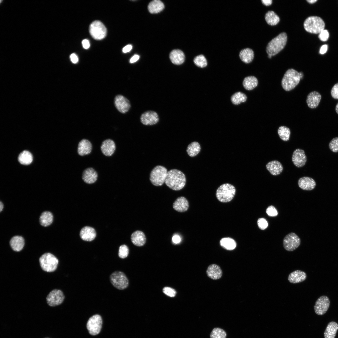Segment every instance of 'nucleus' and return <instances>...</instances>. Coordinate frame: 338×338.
Instances as JSON below:
<instances>
[{
  "label": "nucleus",
  "mask_w": 338,
  "mask_h": 338,
  "mask_svg": "<svg viewBox=\"0 0 338 338\" xmlns=\"http://www.w3.org/2000/svg\"><path fill=\"white\" fill-rule=\"evenodd\" d=\"M186 181L185 175L183 172L172 169L168 171L165 183L170 189L178 191L184 187Z\"/></svg>",
  "instance_id": "obj_1"
},
{
  "label": "nucleus",
  "mask_w": 338,
  "mask_h": 338,
  "mask_svg": "<svg viewBox=\"0 0 338 338\" xmlns=\"http://www.w3.org/2000/svg\"><path fill=\"white\" fill-rule=\"evenodd\" d=\"M303 76L302 72H299L293 69H289L286 71L282 79V86L285 91H290L298 84Z\"/></svg>",
  "instance_id": "obj_2"
},
{
  "label": "nucleus",
  "mask_w": 338,
  "mask_h": 338,
  "mask_svg": "<svg viewBox=\"0 0 338 338\" xmlns=\"http://www.w3.org/2000/svg\"><path fill=\"white\" fill-rule=\"evenodd\" d=\"M287 39V35L285 32L280 33L272 39L266 47V52L268 55L272 56L278 53L284 47Z\"/></svg>",
  "instance_id": "obj_3"
},
{
  "label": "nucleus",
  "mask_w": 338,
  "mask_h": 338,
  "mask_svg": "<svg viewBox=\"0 0 338 338\" xmlns=\"http://www.w3.org/2000/svg\"><path fill=\"white\" fill-rule=\"evenodd\" d=\"M40 268L45 272L53 273L57 269L59 260L54 255L50 253H44L38 259Z\"/></svg>",
  "instance_id": "obj_4"
},
{
  "label": "nucleus",
  "mask_w": 338,
  "mask_h": 338,
  "mask_svg": "<svg viewBox=\"0 0 338 338\" xmlns=\"http://www.w3.org/2000/svg\"><path fill=\"white\" fill-rule=\"evenodd\" d=\"M304 28L307 32L317 34L324 30L325 23L320 17L316 16L307 18L304 23Z\"/></svg>",
  "instance_id": "obj_5"
},
{
  "label": "nucleus",
  "mask_w": 338,
  "mask_h": 338,
  "mask_svg": "<svg viewBox=\"0 0 338 338\" xmlns=\"http://www.w3.org/2000/svg\"><path fill=\"white\" fill-rule=\"evenodd\" d=\"M236 192L235 187L232 185L226 183L220 185L217 189L216 196L218 200L223 202L230 201Z\"/></svg>",
  "instance_id": "obj_6"
},
{
  "label": "nucleus",
  "mask_w": 338,
  "mask_h": 338,
  "mask_svg": "<svg viewBox=\"0 0 338 338\" xmlns=\"http://www.w3.org/2000/svg\"><path fill=\"white\" fill-rule=\"evenodd\" d=\"M168 171L165 167L158 165L151 171L150 180L152 184L156 186H161L165 183Z\"/></svg>",
  "instance_id": "obj_7"
},
{
  "label": "nucleus",
  "mask_w": 338,
  "mask_h": 338,
  "mask_svg": "<svg viewBox=\"0 0 338 338\" xmlns=\"http://www.w3.org/2000/svg\"><path fill=\"white\" fill-rule=\"evenodd\" d=\"M112 284L116 288L123 290L129 285V280L125 274L122 272L116 271L113 272L110 277Z\"/></svg>",
  "instance_id": "obj_8"
},
{
  "label": "nucleus",
  "mask_w": 338,
  "mask_h": 338,
  "mask_svg": "<svg viewBox=\"0 0 338 338\" xmlns=\"http://www.w3.org/2000/svg\"><path fill=\"white\" fill-rule=\"evenodd\" d=\"M89 31L92 37L96 40H101L106 36V29L99 21L96 20L93 22L90 25Z\"/></svg>",
  "instance_id": "obj_9"
},
{
  "label": "nucleus",
  "mask_w": 338,
  "mask_h": 338,
  "mask_svg": "<svg viewBox=\"0 0 338 338\" xmlns=\"http://www.w3.org/2000/svg\"><path fill=\"white\" fill-rule=\"evenodd\" d=\"M301 240L300 238L295 233L291 232L286 235L283 241L284 248L288 251H292L297 249L300 245Z\"/></svg>",
  "instance_id": "obj_10"
},
{
  "label": "nucleus",
  "mask_w": 338,
  "mask_h": 338,
  "mask_svg": "<svg viewBox=\"0 0 338 338\" xmlns=\"http://www.w3.org/2000/svg\"><path fill=\"white\" fill-rule=\"evenodd\" d=\"M65 298L64 295L61 290L54 289L48 294L46 297V300L49 305L54 307L62 304Z\"/></svg>",
  "instance_id": "obj_11"
},
{
  "label": "nucleus",
  "mask_w": 338,
  "mask_h": 338,
  "mask_svg": "<svg viewBox=\"0 0 338 338\" xmlns=\"http://www.w3.org/2000/svg\"><path fill=\"white\" fill-rule=\"evenodd\" d=\"M102 323V318L99 315H95L90 317L87 324L90 334L93 335L98 334L101 329Z\"/></svg>",
  "instance_id": "obj_12"
},
{
  "label": "nucleus",
  "mask_w": 338,
  "mask_h": 338,
  "mask_svg": "<svg viewBox=\"0 0 338 338\" xmlns=\"http://www.w3.org/2000/svg\"><path fill=\"white\" fill-rule=\"evenodd\" d=\"M330 301L328 297L322 295L319 297L316 301L314 306L315 313L318 315L324 314L329 309Z\"/></svg>",
  "instance_id": "obj_13"
},
{
  "label": "nucleus",
  "mask_w": 338,
  "mask_h": 338,
  "mask_svg": "<svg viewBox=\"0 0 338 338\" xmlns=\"http://www.w3.org/2000/svg\"><path fill=\"white\" fill-rule=\"evenodd\" d=\"M292 161L293 164L298 168L304 166L307 161V157L304 151L300 148L296 149L293 152Z\"/></svg>",
  "instance_id": "obj_14"
},
{
  "label": "nucleus",
  "mask_w": 338,
  "mask_h": 338,
  "mask_svg": "<svg viewBox=\"0 0 338 338\" xmlns=\"http://www.w3.org/2000/svg\"><path fill=\"white\" fill-rule=\"evenodd\" d=\"M115 104L118 110L123 113L127 112L131 107L129 100L126 98L120 95H118L115 97Z\"/></svg>",
  "instance_id": "obj_15"
},
{
  "label": "nucleus",
  "mask_w": 338,
  "mask_h": 338,
  "mask_svg": "<svg viewBox=\"0 0 338 338\" xmlns=\"http://www.w3.org/2000/svg\"><path fill=\"white\" fill-rule=\"evenodd\" d=\"M141 122L145 125H152L156 124L159 121L158 114L155 111H147L142 114L141 116Z\"/></svg>",
  "instance_id": "obj_16"
},
{
  "label": "nucleus",
  "mask_w": 338,
  "mask_h": 338,
  "mask_svg": "<svg viewBox=\"0 0 338 338\" xmlns=\"http://www.w3.org/2000/svg\"><path fill=\"white\" fill-rule=\"evenodd\" d=\"M115 145L114 141L110 139H107L103 141L100 149L102 152L105 156H111L115 150Z\"/></svg>",
  "instance_id": "obj_17"
},
{
  "label": "nucleus",
  "mask_w": 338,
  "mask_h": 338,
  "mask_svg": "<svg viewBox=\"0 0 338 338\" xmlns=\"http://www.w3.org/2000/svg\"><path fill=\"white\" fill-rule=\"evenodd\" d=\"M98 173L93 168L89 167L83 172L82 179L86 183L91 184L95 183L97 180Z\"/></svg>",
  "instance_id": "obj_18"
},
{
  "label": "nucleus",
  "mask_w": 338,
  "mask_h": 338,
  "mask_svg": "<svg viewBox=\"0 0 338 338\" xmlns=\"http://www.w3.org/2000/svg\"><path fill=\"white\" fill-rule=\"evenodd\" d=\"M265 166L267 170L273 176L280 174L283 170L282 164L277 160H273L269 162Z\"/></svg>",
  "instance_id": "obj_19"
},
{
  "label": "nucleus",
  "mask_w": 338,
  "mask_h": 338,
  "mask_svg": "<svg viewBox=\"0 0 338 338\" xmlns=\"http://www.w3.org/2000/svg\"><path fill=\"white\" fill-rule=\"evenodd\" d=\"M92 148L91 142L86 139H83L79 143L77 152L78 154L81 156L88 155L91 152Z\"/></svg>",
  "instance_id": "obj_20"
},
{
  "label": "nucleus",
  "mask_w": 338,
  "mask_h": 338,
  "mask_svg": "<svg viewBox=\"0 0 338 338\" xmlns=\"http://www.w3.org/2000/svg\"><path fill=\"white\" fill-rule=\"evenodd\" d=\"M206 272L207 276L213 280L220 279L223 274L222 270L220 267L215 264L209 265L206 270Z\"/></svg>",
  "instance_id": "obj_21"
},
{
  "label": "nucleus",
  "mask_w": 338,
  "mask_h": 338,
  "mask_svg": "<svg viewBox=\"0 0 338 338\" xmlns=\"http://www.w3.org/2000/svg\"><path fill=\"white\" fill-rule=\"evenodd\" d=\"M316 184V182L314 179L308 177H301L298 180L299 187L305 190L310 191L313 190L315 187Z\"/></svg>",
  "instance_id": "obj_22"
},
{
  "label": "nucleus",
  "mask_w": 338,
  "mask_h": 338,
  "mask_svg": "<svg viewBox=\"0 0 338 338\" xmlns=\"http://www.w3.org/2000/svg\"><path fill=\"white\" fill-rule=\"evenodd\" d=\"M321 98L320 94L316 91L310 92L307 95L306 103L308 106L311 109L316 108L319 105Z\"/></svg>",
  "instance_id": "obj_23"
},
{
  "label": "nucleus",
  "mask_w": 338,
  "mask_h": 338,
  "mask_svg": "<svg viewBox=\"0 0 338 338\" xmlns=\"http://www.w3.org/2000/svg\"><path fill=\"white\" fill-rule=\"evenodd\" d=\"M306 278L307 275L305 272L297 270L292 272L289 274L288 279L290 283L296 284L304 281Z\"/></svg>",
  "instance_id": "obj_24"
},
{
  "label": "nucleus",
  "mask_w": 338,
  "mask_h": 338,
  "mask_svg": "<svg viewBox=\"0 0 338 338\" xmlns=\"http://www.w3.org/2000/svg\"><path fill=\"white\" fill-rule=\"evenodd\" d=\"M80 236L84 241H91L95 238L96 232L93 228L89 226H85L81 230Z\"/></svg>",
  "instance_id": "obj_25"
},
{
  "label": "nucleus",
  "mask_w": 338,
  "mask_h": 338,
  "mask_svg": "<svg viewBox=\"0 0 338 338\" xmlns=\"http://www.w3.org/2000/svg\"><path fill=\"white\" fill-rule=\"evenodd\" d=\"M169 57L172 63L176 65L183 64L185 60V55L182 50L177 49L173 50L170 53Z\"/></svg>",
  "instance_id": "obj_26"
},
{
  "label": "nucleus",
  "mask_w": 338,
  "mask_h": 338,
  "mask_svg": "<svg viewBox=\"0 0 338 338\" xmlns=\"http://www.w3.org/2000/svg\"><path fill=\"white\" fill-rule=\"evenodd\" d=\"M189 203L187 199L183 197L177 198L173 204V208L179 212L187 211L189 207Z\"/></svg>",
  "instance_id": "obj_27"
},
{
  "label": "nucleus",
  "mask_w": 338,
  "mask_h": 338,
  "mask_svg": "<svg viewBox=\"0 0 338 338\" xmlns=\"http://www.w3.org/2000/svg\"><path fill=\"white\" fill-rule=\"evenodd\" d=\"M131 240L134 245L140 247L143 246L145 244L146 238L143 232L140 230H137L131 234Z\"/></svg>",
  "instance_id": "obj_28"
},
{
  "label": "nucleus",
  "mask_w": 338,
  "mask_h": 338,
  "mask_svg": "<svg viewBox=\"0 0 338 338\" xmlns=\"http://www.w3.org/2000/svg\"><path fill=\"white\" fill-rule=\"evenodd\" d=\"M24 244V240L21 236H14L11 238L10 241L11 248L14 251L16 252L21 251L23 248Z\"/></svg>",
  "instance_id": "obj_29"
},
{
  "label": "nucleus",
  "mask_w": 338,
  "mask_h": 338,
  "mask_svg": "<svg viewBox=\"0 0 338 338\" xmlns=\"http://www.w3.org/2000/svg\"><path fill=\"white\" fill-rule=\"evenodd\" d=\"M254 56L253 50L249 48L242 49L239 53V57L241 61L246 64L251 63L253 61Z\"/></svg>",
  "instance_id": "obj_30"
},
{
  "label": "nucleus",
  "mask_w": 338,
  "mask_h": 338,
  "mask_svg": "<svg viewBox=\"0 0 338 338\" xmlns=\"http://www.w3.org/2000/svg\"><path fill=\"white\" fill-rule=\"evenodd\" d=\"M338 329V324L336 322H329L324 332L325 338H335Z\"/></svg>",
  "instance_id": "obj_31"
},
{
  "label": "nucleus",
  "mask_w": 338,
  "mask_h": 338,
  "mask_svg": "<svg viewBox=\"0 0 338 338\" xmlns=\"http://www.w3.org/2000/svg\"><path fill=\"white\" fill-rule=\"evenodd\" d=\"M258 84L257 79L253 76H249L245 77L242 83L243 87L248 90L254 89L257 86Z\"/></svg>",
  "instance_id": "obj_32"
},
{
  "label": "nucleus",
  "mask_w": 338,
  "mask_h": 338,
  "mask_svg": "<svg viewBox=\"0 0 338 338\" xmlns=\"http://www.w3.org/2000/svg\"><path fill=\"white\" fill-rule=\"evenodd\" d=\"M164 8L163 3L159 0L151 1L148 4V8L149 12L152 14L157 13L161 11Z\"/></svg>",
  "instance_id": "obj_33"
},
{
  "label": "nucleus",
  "mask_w": 338,
  "mask_h": 338,
  "mask_svg": "<svg viewBox=\"0 0 338 338\" xmlns=\"http://www.w3.org/2000/svg\"><path fill=\"white\" fill-rule=\"evenodd\" d=\"M201 150V146L199 143L197 141H194L188 145L186 151L189 156L193 157L197 156Z\"/></svg>",
  "instance_id": "obj_34"
},
{
  "label": "nucleus",
  "mask_w": 338,
  "mask_h": 338,
  "mask_svg": "<svg viewBox=\"0 0 338 338\" xmlns=\"http://www.w3.org/2000/svg\"><path fill=\"white\" fill-rule=\"evenodd\" d=\"M247 98V96L244 93L241 91H237L233 94L231 96L230 100L233 105H238L242 103L245 102Z\"/></svg>",
  "instance_id": "obj_35"
},
{
  "label": "nucleus",
  "mask_w": 338,
  "mask_h": 338,
  "mask_svg": "<svg viewBox=\"0 0 338 338\" xmlns=\"http://www.w3.org/2000/svg\"><path fill=\"white\" fill-rule=\"evenodd\" d=\"M53 216L52 214L49 211L43 212L40 217L39 221L41 225L47 227L50 225L53 221Z\"/></svg>",
  "instance_id": "obj_36"
},
{
  "label": "nucleus",
  "mask_w": 338,
  "mask_h": 338,
  "mask_svg": "<svg viewBox=\"0 0 338 338\" xmlns=\"http://www.w3.org/2000/svg\"><path fill=\"white\" fill-rule=\"evenodd\" d=\"M265 18L267 23L272 26L276 25L280 20L279 17L273 11H269L266 13Z\"/></svg>",
  "instance_id": "obj_37"
},
{
  "label": "nucleus",
  "mask_w": 338,
  "mask_h": 338,
  "mask_svg": "<svg viewBox=\"0 0 338 338\" xmlns=\"http://www.w3.org/2000/svg\"><path fill=\"white\" fill-rule=\"evenodd\" d=\"M33 160V157L32 154L27 151H23L18 157L19 161L23 165H29L32 162Z\"/></svg>",
  "instance_id": "obj_38"
},
{
  "label": "nucleus",
  "mask_w": 338,
  "mask_h": 338,
  "mask_svg": "<svg viewBox=\"0 0 338 338\" xmlns=\"http://www.w3.org/2000/svg\"><path fill=\"white\" fill-rule=\"evenodd\" d=\"M278 133L281 140L287 141L289 139L291 132L289 128L286 126H281L279 128Z\"/></svg>",
  "instance_id": "obj_39"
},
{
  "label": "nucleus",
  "mask_w": 338,
  "mask_h": 338,
  "mask_svg": "<svg viewBox=\"0 0 338 338\" xmlns=\"http://www.w3.org/2000/svg\"><path fill=\"white\" fill-rule=\"evenodd\" d=\"M220 244L223 247L228 250L234 249L236 246V243L234 240L230 238H224L221 239Z\"/></svg>",
  "instance_id": "obj_40"
},
{
  "label": "nucleus",
  "mask_w": 338,
  "mask_h": 338,
  "mask_svg": "<svg viewBox=\"0 0 338 338\" xmlns=\"http://www.w3.org/2000/svg\"><path fill=\"white\" fill-rule=\"evenodd\" d=\"M193 62L197 67L201 69L205 68L208 65L207 60L203 54H200L195 57Z\"/></svg>",
  "instance_id": "obj_41"
},
{
  "label": "nucleus",
  "mask_w": 338,
  "mask_h": 338,
  "mask_svg": "<svg viewBox=\"0 0 338 338\" xmlns=\"http://www.w3.org/2000/svg\"><path fill=\"white\" fill-rule=\"evenodd\" d=\"M227 334L223 329L216 327L212 330L210 334V338H226Z\"/></svg>",
  "instance_id": "obj_42"
},
{
  "label": "nucleus",
  "mask_w": 338,
  "mask_h": 338,
  "mask_svg": "<svg viewBox=\"0 0 338 338\" xmlns=\"http://www.w3.org/2000/svg\"><path fill=\"white\" fill-rule=\"evenodd\" d=\"M129 249L127 245L123 244L121 245L119 248L118 256L121 259L126 258L128 255Z\"/></svg>",
  "instance_id": "obj_43"
},
{
  "label": "nucleus",
  "mask_w": 338,
  "mask_h": 338,
  "mask_svg": "<svg viewBox=\"0 0 338 338\" xmlns=\"http://www.w3.org/2000/svg\"><path fill=\"white\" fill-rule=\"evenodd\" d=\"M330 149L334 152H338V137L333 138L329 144Z\"/></svg>",
  "instance_id": "obj_44"
},
{
  "label": "nucleus",
  "mask_w": 338,
  "mask_h": 338,
  "mask_svg": "<svg viewBox=\"0 0 338 338\" xmlns=\"http://www.w3.org/2000/svg\"><path fill=\"white\" fill-rule=\"evenodd\" d=\"M257 223L259 228L262 230L265 229L268 226V223L264 218H259L258 219Z\"/></svg>",
  "instance_id": "obj_45"
},
{
  "label": "nucleus",
  "mask_w": 338,
  "mask_h": 338,
  "mask_svg": "<svg viewBox=\"0 0 338 338\" xmlns=\"http://www.w3.org/2000/svg\"><path fill=\"white\" fill-rule=\"evenodd\" d=\"M266 213L270 217H275L278 213L275 207L273 205L269 206L266 209Z\"/></svg>",
  "instance_id": "obj_46"
},
{
  "label": "nucleus",
  "mask_w": 338,
  "mask_h": 338,
  "mask_svg": "<svg viewBox=\"0 0 338 338\" xmlns=\"http://www.w3.org/2000/svg\"><path fill=\"white\" fill-rule=\"evenodd\" d=\"M163 291L165 294L171 297H175L177 293L174 289L168 287H164L163 289Z\"/></svg>",
  "instance_id": "obj_47"
},
{
  "label": "nucleus",
  "mask_w": 338,
  "mask_h": 338,
  "mask_svg": "<svg viewBox=\"0 0 338 338\" xmlns=\"http://www.w3.org/2000/svg\"><path fill=\"white\" fill-rule=\"evenodd\" d=\"M318 37L321 40L325 41L328 39L329 37L328 32L327 30L324 29L319 33Z\"/></svg>",
  "instance_id": "obj_48"
},
{
  "label": "nucleus",
  "mask_w": 338,
  "mask_h": 338,
  "mask_svg": "<svg viewBox=\"0 0 338 338\" xmlns=\"http://www.w3.org/2000/svg\"><path fill=\"white\" fill-rule=\"evenodd\" d=\"M330 93L333 98L338 99V83L333 86L331 90Z\"/></svg>",
  "instance_id": "obj_49"
},
{
  "label": "nucleus",
  "mask_w": 338,
  "mask_h": 338,
  "mask_svg": "<svg viewBox=\"0 0 338 338\" xmlns=\"http://www.w3.org/2000/svg\"><path fill=\"white\" fill-rule=\"evenodd\" d=\"M172 240L173 243L177 244L180 243L181 238L179 235L177 234H175L173 236Z\"/></svg>",
  "instance_id": "obj_50"
},
{
  "label": "nucleus",
  "mask_w": 338,
  "mask_h": 338,
  "mask_svg": "<svg viewBox=\"0 0 338 338\" xmlns=\"http://www.w3.org/2000/svg\"><path fill=\"white\" fill-rule=\"evenodd\" d=\"M70 58L72 62L74 64L77 63L79 60L77 56L74 53L72 54H71Z\"/></svg>",
  "instance_id": "obj_51"
},
{
  "label": "nucleus",
  "mask_w": 338,
  "mask_h": 338,
  "mask_svg": "<svg viewBox=\"0 0 338 338\" xmlns=\"http://www.w3.org/2000/svg\"><path fill=\"white\" fill-rule=\"evenodd\" d=\"M83 48L86 49H88L90 46V44L89 40L87 39H84L82 42Z\"/></svg>",
  "instance_id": "obj_52"
},
{
  "label": "nucleus",
  "mask_w": 338,
  "mask_h": 338,
  "mask_svg": "<svg viewBox=\"0 0 338 338\" xmlns=\"http://www.w3.org/2000/svg\"><path fill=\"white\" fill-rule=\"evenodd\" d=\"M132 46L131 44H128L124 47L122 49V51L124 53H126L130 52L132 49Z\"/></svg>",
  "instance_id": "obj_53"
},
{
  "label": "nucleus",
  "mask_w": 338,
  "mask_h": 338,
  "mask_svg": "<svg viewBox=\"0 0 338 338\" xmlns=\"http://www.w3.org/2000/svg\"><path fill=\"white\" fill-rule=\"evenodd\" d=\"M328 49V46L327 45L324 44L320 48V53L321 54H323L325 53L327 51Z\"/></svg>",
  "instance_id": "obj_54"
},
{
  "label": "nucleus",
  "mask_w": 338,
  "mask_h": 338,
  "mask_svg": "<svg viewBox=\"0 0 338 338\" xmlns=\"http://www.w3.org/2000/svg\"><path fill=\"white\" fill-rule=\"evenodd\" d=\"M140 56L137 54L134 55L130 59V62L131 63H133L137 61L139 59Z\"/></svg>",
  "instance_id": "obj_55"
},
{
  "label": "nucleus",
  "mask_w": 338,
  "mask_h": 338,
  "mask_svg": "<svg viewBox=\"0 0 338 338\" xmlns=\"http://www.w3.org/2000/svg\"><path fill=\"white\" fill-rule=\"evenodd\" d=\"M261 2L262 3L266 6H269L272 3V0H262Z\"/></svg>",
  "instance_id": "obj_56"
},
{
  "label": "nucleus",
  "mask_w": 338,
  "mask_h": 338,
  "mask_svg": "<svg viewBox=\"0 0 338 338\" xmlns=\"http://www.w3.org/2000/svg\"><path fill=\"white\" fill-rule=\"evenodd\" d=\"M306 1L309 3H311V4H312V3H313L316 2V1H317V0H307Z\"/></svg>",
  "instance_id": "obj_57"
},
{
  "label": "nucleus",
  "mask_w": 338,
  "mask_h": 338,
  "mask_svg": "<svg viewBox=\"0 0 338 338\" xmlns=\"http://www.w3.org/2000/svg\"><path fill=\"white\" fill-rule=\"evenodd\" d=\"M3 208V204L1 202H0V212H1L2 211Z\"/></svg>",
  "instance_id": "obj_58"
},
{
  "label": "nucleus",
  "mask_w": 338,
  "mask_h": 338,
  "mask_svg": "<svg viewBox=\"0 0 338 338\" xmlns=\"http://www.w3.org/2000/svg\"><path fill=\"white\" fill-rule=\"evenodd\" d=\"M335 111L336 113L338 114V102L336 105L335 108Z\"/></svg>",
  "instance_id": "obj_59"
},
{
  "label": "nucleus",
  "mask_w": 338,
  "mask_h": 338,
  "mask_svg": "<svg viewBox=\"0 0 338 338\" xmlns=\"http://www.w3.org/2000/svg\"><path fill=\"white\" fill-rule=\"evenodd\" d=\"M268 58H270H270H271V57H272V56H270V55H268Z\"/></svg>",
  "instance_id": "obj_60"
},
{
  "label": "nucleus",
  "mask_w": 338,
  "mask_h": 338,
  "mask_svg": "<svg viewBox=\"0 0 338 338\" xmlns=\"http://www.w3.org/2000/svg\"></svg>",
  "instance_id": "obj_61"
}]
</instances>
